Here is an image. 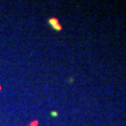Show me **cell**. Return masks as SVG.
I'll use <instances>...</instances> for the list:
<instances>
[{
  "mask_svg": "<svg viewBox=\"0 0 126 126\" xmlns=\"http://www.w3.org/2000/svg\"><path fill=\"white\" fill-rule=\"evenodd\" d=\"M48 23H49L50 26H52L54 30H56V31H60V30H61V25L59 24V22H58L57 19H55V18L49 19Z\"/></svg>",
  "mask_w": 126,
  "mask_h": 126,
  "instance_id": "1",
  "label": "cell"
},
{
  "mask_svg": "<svg viewBox=\"0 0 126 126\" xmlns=\"http://www.w3.org/2000/svg\"><path fill=\"white\" fill-rule=\"evenodd\" d=\"M0 90H1V86H0Z\"/></svg>",
  "mask_w": 126,
  "mask_h": 126,
  "instance_id": "2",
  "label": "cell"
}]
</instances>
